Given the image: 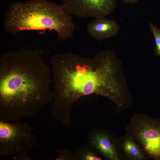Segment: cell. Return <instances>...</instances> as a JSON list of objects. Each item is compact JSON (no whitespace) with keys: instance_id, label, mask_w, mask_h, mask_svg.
<instances>
[{"instance_id":"9","label":"cell","mask_w":160,"mask_h":160,"mask_svg":"<svg viewBox=\"0 0 160 160\" xmlns=\"http://www.w3.org/2000/svg\"><path fill=\"white\" fill-rule=\"evenodd\" d=\"M121 148L126 157L131 160H146L148 159L140 145L126 134L121 143Z\"/></svg>"},{"instance_id":"8","label":"cell","mask_w":160,"mask_h":160,"mask_svg":"<svg viewBox=\"0 0 160 160\" xmlns=\"http://www.w3.org/2000/svg\"><path fill=\"white\" fill-rule=\"evenodd\" d=\"M119 29L116 21L107 19L105 17L95 18L87 26L89 35L93 39L100 41L116 36Z\"/></svg>"},{"instance_id":"3","label":"cell","mask_w":160,"mask_h":160,"mask_svg":"<svg viewBox=\"0 0 160 160\" xmlns=\"http://www.w3.org/2000/svg\"><path fill=\"white\" fill-rule=\"evenodd\" d=\"M3 25L4 30L12 35L26 31L54 30L61 40L72 38L76 28L65 7L47 0L15 2L6 12Z\"/></svg>"},{"instance_id":"5","label":"cell","mask_w":160,"mask_h":160,"mask_svg":"<svg viewBox=\"0 0 160 160\" xmlns=\"http://www.w3.org/2000/svg\"><path fill=\"white\" fill-rule=\"evenodd\" d=\"M125 129L127 134L142 148L148 159L160 160V119L135 113Z\"/></svg>"},{"instance_id":"2","label":"cell","mask_w":160,"mask_h":160,"mask_svg":"<svg viewBox=\"0 0 160 160\" xmlns=\"http://www.w3.org/2000/svg\"><path fill=\"white\" fill-rule=\"evenodd\" d=\"M39 49H22L0 58V120L17 121L35 116L53 95L50 69Z\"/></svg>"},{"instance_id":"4","label":"cell","mask_w":160,"mask_h":160,"mask_svg":"<svg viewBox=\"0 0 160 160\" xmlns=\"http://www.w3.org/2000/svg\"><path fill=\"white\" fill-rule=\"evenodd\" d=\"M33 129L28 123L20 121L12 123L0 121V156L29 160L27 150L34 146L36 142Z\"/></svg>"},{"instance_id":"10","label":"cell","mask_w":160,"mask_h":160,"mask_svg":"<svg viewBox=\"0 0 160 160\" xmlns=\"http://www.w3.org/2000/svg\"><path fill=\"white\" fill-rule=\"evenodd\" d=\"M75 153L79 160H102L97 150L88 143L80 145Z\"/></svg>"},{"instance_id":"11","label":"cell","mask_w":160,"mask_h":160,"mask_svg":"<svg viewBox=\"0 0 160 160\" xmlns=\"http://www.w3.org/2000/svg\"><path fill=\"white\" fill-rule=\"evenodd\" d=\"M56 160H79L76 155L66 148H57L56 150Z\"/></svg>"},{"instance_id":"1","label":"cell","mask_w":160,"mask_h":160,"mask_svg":"<svg viewBox=\"0 0 160 160\" xmlns=\"http://www.w3.org/2000/svg\"><path fill=\"white\" fill-rule=\"evenodd\" d=\"M53 99L51 116L65 125L71 124L74 103L82 97L95 94L110 99L119 111L127 108L132 97L122 74L121 60L113 50L92 58L68 52L51 57Z\"/></svg>"},{"instance_id":"13","label":"cell","mask_w":160,"mask_h":160,"mask_svg":"<svg viewBox=\"0 0 160 160\" xmlns=\"http://www.w3.org/2000/svg\"><path fill=\"white\" fill-rule=\"evenodd\" d=\"M124 3L128 4H135L137 3L140 0H120Z\"/></svg>"},{"instance_id":"7","label":"cell","mask_w":160,"mask_h":160,"mask_svg":"<svg viewBox=\"0 0 160 160\" xmlns=\"http://www.w3.org/2000/svg\"><path fill=\"white\" fill-rule=\"evenodd\" d=\"M88 143L95 148L100 155L109 160H120L119 142L115 135L103 128H95L88 133Z\"/></svg>"},{"instance_id":"6","label":"cell","mask_w":160,"mask_h":160,"mask_svg":"<svg viewBox=\"0 0 160 160\" xmlns=\"http://www.w3.org/2000/svg\"><path fill=\"white\" fill-rule=\"evenodd\" d=\"M71 15L79 18L105 17L112 14L116 0H61Z\"/></svg>"},{"instance_id":"12","label":"cell","mask_w":160,"mask_h":160,"mask_svg":"<svg viewBox=\"0 0 160 160\" xmlns=\"http://www.w3.org/2000/svg\"><path fill=\"white\" fill-rule=\"evenodd\" d=\"M150 29L154 36L157 54L160 56V29L151 23H149Z\"/></svg>"}]
</instances>
